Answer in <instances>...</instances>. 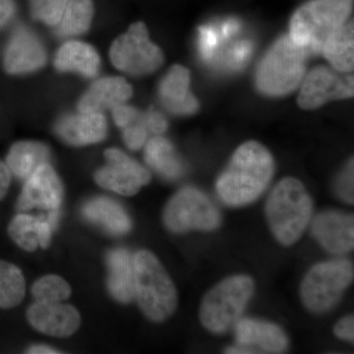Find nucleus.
I'll return each mask as SVG.
<instances>
[{"instance_id":"f257e3e1","label":"nucleus","mask_w":354,"mask_h":354,"mask_svg":"<svg viewBox=\"0 0 354 354\" xmlns=\"http://www.w3.org/2000/svg\"><path fill=\"white\" fill-rule=\"evenodd\" d=\"M274 171L269 150L259 142H245L235 150L227 169L218 176L216 193L227 206H247L267 189Z\"/></svg>"},{"instance_id":"f03ea898","label":"nucleus","mask_w":354,"mask_h":354,"mask_svg":"<svg viewBox=\"0 0 354 354\" xmlns=\"http://www.w3.org/2000/svg\"><path fill=\"white\" fill-rule=\"evenodd\" d=\"M265 211L274 239L283 245L291 246L301 239L308 227L313 201L301 181L286 177L272 188Z\"/></svg>"},{"instance_id":"7ed1b4c3","label":"nucleus","mask_w":354,"mask_h":354,"mask_svg":"<svg viewBox=\"0 0 354 354\" xmlns=\"http://www.w3.org/2000/svg\"><path fill=\"white\" fill-rule=\"evenodd\" d=\"M134 260V297L144 315L164 322L176 312L177 291L174 281L155 254L140 250Z\"/></svg>"},{"instance_id":"20e7f679","label":"nucleus","mask_w":354,"mask_h":354,"mask_svg":"<svg viewBox=\"0 0 354 354\" xmlns=\"http://www.w3.org/2000/svg\"><path fill=\"white\" fill-rule=\"evenodd\" d=\"M353 0H308L291 17L290 36L308 55H317L333 32L348 22Z\"/></svg>"},{"instance_id":"39448f33","label":"nucleus","mask_w":354,"mask_h":354,"mask_svg":"<svg viewBox=\"0 0 354 354\" xmlns=\"http://www.w3.org/2000/svg\"><path fill=\"white\" fill-rule=\"evenodd\" d=\"M308 53L283 35L272 44L261 59L255 73V85L261 94L283 97L301 83Z\"/></svg>"},{"instance_id":"423d86ee","label":"nucleus","mask_w":354,"mask_h":354,"mask_svg":"<svg viewBox=\"0 0 354 354\" xmlns=\"http://www.w3.org/2000/svg\"><path fill=\"white\" fill-rule=\"evenodd\" d=\"M255 291L252 278L237 274L221 281L206 293L200 305L203 327L213 334H225L241 318Z\"/></svg>"},{"instance_id":"0eeeda50","label":"nucleus","mask_w":354,"mask_h":354,"mask_svg":"<svg viewBox=\"0 0 354 354\" xmlns=\"http://www.w3.org/2000/svg\"><path fill=\"white\" fill-rule=\"evenodd\" d=\"M353 278V264L351 261L332 260L314 265L300 286V297L304 306L317 314L330 311L339 304Z\"/></svg>"},{"instance_id":"6e6552de","label":"nucleus","mask_w":354,"mask_h":354,"mask_svg":"<svg viewBox=\"0 0 354 354\" xmlns=\"http://www.w3.org/2000/svg\"><path fill=\"white\" fill-rule=\"evenodd\" d=\"M109 59L118 71L141 77L160 69L164 64L165 55L151 41L145 23L139 21L114 39L109 48Z\"/></svg>"},{"instance_id":"1a4fd4ad","label":"nucleus","mask_w":354,"mask_h":354,"mask_svg":"<svg viewBox=\"0 0 354 354\" xmlns=\"http://www.w3.org/2000/svg\"><path fill=\"white\" fill-rule=\"evenodd\" d=\"M164 223L174 234L190 230L212 232L220 227V211L202 191L184 187L167 202L164 211Z\"/></svg>"},{"instance_id":"9d476101","label":"nucleus","mask_w":354,"mask_h":354,"mask_svg":"<svg viewBox=\"0 0 354 354\" xmlns=\"http://www.w3.org/2000/svg\"><path fill=\"white\" fill-rule=\"evenodd\" d=\"M104 156L108 164L94 174L95 183L102 188L129 197L150 183V171L120 149L109 148Z\"/></svg>"},{"instance_id":"9b49d317","label":"nucleus","mask_w":354,"mask_h":354,"mask_svg":"<svg viewBox=\"0 0 354 354\" xmlns=\"http://www.w3.org/2000/svg\"><path fill=\"white\" fill-rule=\"evenodd\" d=\"M234 330L236 346L225 349V353H283L288 348V335L276 324L239 319Z\"/></svg>"},{"instance_id":"f8f14e48","label":"nucleus","mask_w":354,"mask_h":354,"mask_svg":"<svg viewBox=\"0 0 354 354\" xmlns=\"http://www.w3.org/2000/svg\"><path fill=\"white\" fill-rule=\"evenodd\" d=\"M353 97V77L342 78L332 69L318 66L304 79L297 97V104L305 111L321 108L334 100Z\"/></svg>"},{"instance_id":"ddd939ff","label":"nucleus","mask_w":354,"mask_h":354,"mask_svg":"<svg viewBox=\"0 0 354 354\" xmlns=\"http://www.w3.org/2000/svg\"><path fill=\"white\" fill-rule=\"evenodd\" d=\"M25 181L18 198L19 213L32 209L46 212L60 209L64 200V185L50 162L39 165Z\"/></svg>"},{"instance_id":"4468645a","label":"nucleus","mask_w":354,"mask_h":354,"mask_svg":"<svg viewBox=\"0 0 354 354\" xmlns=\"http://www.w3.org/2000/svg\"><path fill=\"white\" fill-rule=\"evenodd\" d=\"M48 53L41 39L27 28H18L13 32L6 51L3 67L10 75H25L43 68Z\"/></svg>"},{"instance_id":"2eb2a0df","label":"nucleus","mask_w":354,"mask_h":354,"mask_svg":"<svg viewBox=\"0 0 354 354\" xmlns=\"http://www.w3.org/2000/svg\"><path fill=\"white\" fill-rule=\"evenodd\" d=\"M28 322L35 330L46 335L67 337L75 334L81 325L78 310L71 305L35 302L27 310Z\"/></svg>"},{"instance_id":"dca6fc26","label":"nucleus","mask_w":354,"mask_h":354,"mask_svg":"<svg viewBox=\"0 0 354 354\" xmlns=\"http://www.w3.org/2000/svg\"><path fill=\"white\" fill-rule=\"evenodd\" d=\"M312 234L332 254H344L354 247V218L339 211H325L312 223Z\"/></svg>"},{"instance_id":"f3484780","label":"nucleus","mask_w":354,"mask_h":354,"mask_svg":"<svg viewBox=\"0 0 354 354\" xmlns=\"http://www.w3.org/2000/svg\"><path fill=\"white\" fill-rule=\"evenodd\" d=\"M55 130L57 136L68 145H93L106 138L108 121L104 113L79 111L59 118Z\"/></svg>"},{"instance_id":"a211bd4d","label":"nucleus","mask_w":354,"mask_h":354,"mask_svg":"<svg viewBox=\"0 0 354 354\" xmlns=\"http://www.w3.org/2000/svg\"><path fill=\"white\" fill-rule=\"evenodd\" d=\"M58 218L59 209L48 212V215L41 216L21 213L14 216L9 223V236L20 248L28 252H34L39 246L48 248Z\"/></svg>"},{"instance_id":"6ab92c4d","label":"nucleus","mask_w":354,"mask_h":354,"mask_svg":"<svg viewBox=\"0 0 354 354\" xmlns=\"http://www.w3.org/2000/svg\"><path fill=\"white\" fill-rule=\"evenodd\" d=\"M191 74L183 65L171 67L158 85L162 106L176 115H191L199 109V102L191 93Z\"/></svg>"},{"instance_id":"aec40b11","label":"nucleus","mask_w":354,"mask_h":354,"mask_svg":"<svg viewBox=\"0 0 354 354\" xmlns=\"http://www.w3.org/2000/svg\"><path fill=\"white\" fill-rule=\"evenodd\" d=\"M133 88L121 76H108L97 79L84 93L78 102L81 113H104L131 99Z\"/></svg>"},{"instance_id":"412c9836","label":"nucleus","mask_w":354,"mask_h":354,"mask_svg":"<svg viewBox=\"0 0 354 354\" xmlns=\"http://www.w3.org/2000/svg\"><path fill=\"white\" fill-rule=\"evenodd\" d=\"M53 66L62 73L71 72L85 78H94L101 69V57L91 44L68 41L58 48Z\"/></svg>"},{"instance_id":"4be33fe9","label":"nucleus","mask_w":354,"mask_h":354,"mask_svg":"<svg viewBox=\"0 0 354 354\" xmlns=\"http://www.w3.org/2000/svg\"><path fill=\"white\" fill-rule=\"evenodd\" d=\"M82 214L86 220L99 225L113 235L127 234L132 227L127 212L108 197H95L84 204Z\"/></svg>"},{"instance_id":"5701e85b","label":"nucleus","mask_w":354,"mask_h":354,"mask_svg":"<svg viewBox=\"0 0 354 354\" xmlns=\"http://www.w3.org/2000/svg\"><path fill=\"white\" fill-rule=\"evenodd\" d=\"M109 268L108 288L111 297L120 304H129L134 298V260L127 249L116 248L106 256Z\"/></svg>"},{"instance_id":"b1692460","label":"nucleus","mask_w":354,"mask_h":354,"mask_svg":"<svg viewBox=\"0 0 354 354\" xmlns=\"http://www.w3.org/2000/svg\"><path fill=\"white\" fill-rule=\"evenodd\" d=\"M50 148L46 144L36 141H19L11 146L6 162L14 176L26 180L37 167L50 162Z\"/></svg>"},{"instance_id":"393cba45","label":"nucleus","mask_w":354,"mask_h":354,"mask_svg":"<svg viewBox=\"0 0 354 354\" xmlns=\"http://www.w3.org/2000/svg\"><path fill=\"white\" fill-rule=\"evenodd\" d=\"M144 158L147 165L160 176L176 180L184 174V165L171 142L165 137L156 136L145 144Z\"/></svg>"},{"instance_id":"a878e982","label":"nucleus","mask_w":354,"mask_h":354,"mask_svg":"<svg viewBox=\"0 0 354 354\" xmlns=\"http://www.w3.org/2000/svg\"><path fill=\"white\" fill-rule=\"evenodd\" d=\"M353 22H346L333 32L323 44L324 57L337 71L349 73L354 67Z\"/></svg>"},{"instance_id":"bb28decb","label":"nucleus","mask_w":354,"mask_h":354,"mask_svg":"<svg viewBox=\"0 0 354 354\" xmlns=\"http://www.w3.org/2000/svg\"><path fill=\"white\" fill-rule=\"evenodd\" d=\"M95 15L93 0H68L57 34L60 38H72L85 34L90 30Z\"/></svg>"},{"instance_id":"cd10ccee","label":"nucleus","mask_w":354,"mask_h":354,"mask_svg":"<svg viewBox=\"0 0 354 354\" xmlns=\"http://www.w3.org/2000/svg\"><path fill=\"white\" fill-rule=\"evenodd\" d=\"M26 283L17 266L0 260V308L18 306L25 297Z\"/></svg>"},{"instance_id":"c85d7f7f","label":"nucleus","mask_w":354,"mask_h":354,"mask_svg":"<svg viewBox=\"0 0 354 354\" xmlns=\"http://www.w3.org/2000/svg\"><path fill=\"white\" fill-rule=\"evenodd\" d=\"M32 295L39 304H58L68 299L71 295V286L62 277L48 274L35 281L32 286Z\"/></svg>"},{"instance_id":"c756f323","label":"nucleus","mask_w":354,"mask_h":354,"mask_svg":"<svg viewBox=\"0 0 354 354\" xmlns=\"http://www.w3.org/2000/svg\"><path fill=\"white\" fill-rule=\"evenodd\" d=\"M68 0H30L32 19L48 27H57L62 20Z\"/></svg>"},{"instance_id":"7c9ffc66","label":"nucleus","mask_w":354,"mask_h":354,"mask_svg":"<svg viewBox=\"0 0 354 354\" xmlns=\"http://www.w3.org/2000/svg\"><path fill=\"white\" fill-rule=\"evenodd\" d=\"M123 140L130 150L138 151L143 148L148 139V129H147L144 116L141 113L138 120H135L131 124L127 125L122 129Z\"/></svg>"},{"instance_id":"2f4dec72","label":"nucleus","mask_w":354,"mask_h":354,"mask_svg":"<svg viewBox=\"0 0 354 354\" xmlns=\"http://www.w3.org/2000/svg\"><path fill=\"white\" fill-rule=\"evenodd\" d=\"M337 192L344 202L353 204V160L346 165L337 183Z\"/></svg>"},{"instance_id":"473e14b6","label":"nucleus","mask_w":354,"mask_h":354,"mask_svg":"<svg viewBox=\"0 0 354 354\" xmlns=\"http://www.w3.org/2000/svg\"><path fill=\"white\" fill-rule=\"evenodd\" d=\"M113 111V118L116 127L120 129L127 127V125L131 124L135 120H138L141 113L131 106L127 104H120L115 108L111 109Z\"/></svg>"},{"instance_id":"72a5a7b5","label":"nucleus","mask_w":354,"mask_h":354,"mask_svg":"<svg viewBox=\"0 0 354 354\" xmlns=\"http://www.w3.org/2000/svg\"><path fill=\"white\" fill-rule=\"evenodd\" d=\"M143 116L147 129H148L149 132L153 133V134H162L167 129V127H169L167 118H165L164 114L158 113L155 109H151L150 111L143 114Z\"/></svg>"},{"instance_id":"f704fd0d","label":"nucleus","mask_w":354,"mask_h":354,"mask_svg":"<svg viewBox=\"0 0 354 354\" xmlns=\"http://www.w3.org/2000/svg\"><path fill=\"white\" fill-rule=\"evenodd\" d=\"M334 333L335 337L339 339L348 341L349 342H354V317L353 315H348L342 318L334 327Z\"/></svg>"},{"instance_id":"c9c22d12","label":"nucleus","mask_w":354,"mask_h":354,"mask_svg":"<svg viewBox=\"0 0 354 354\" xmlns=\"http://www.w3.org/2000/svg\"><path fill=\"white\" fill-rule=\"evenodd\" d=\"M16 12L14 0H0V29L8 24Z\"/></svg>"},{"instance_id":"e433bc0d","label":"nucleus","mask_w":354,"mask_h":354,"mask_svg":"<svg viewBox=\"0 0 354 354\" xmlns=\"http://www.w3.org/2000/svg\"><path fill=\"white\" fill-rule=\"evenodd\" d=\"M11 178H12V174L7 167L6 162L0 160V201L6 196L7 192H8Z\"/></svg>"},{"instance_id":"4c0bfd02","label":"nucleus","mask_w":354,"mask_h":354,"mask_svg":"<svg viewBox=\"0 0 354 354\" xmlns=\"http://www.w3.org/2000/svg\"><path fill=\"white\" fill-rule=\"evenodd\" d=\"M27 353L53 354L60 353V351H57V349L50 348V346H44V344H37V346H32L31 348L28 349Z\"/></svg>"}]
</instances>
